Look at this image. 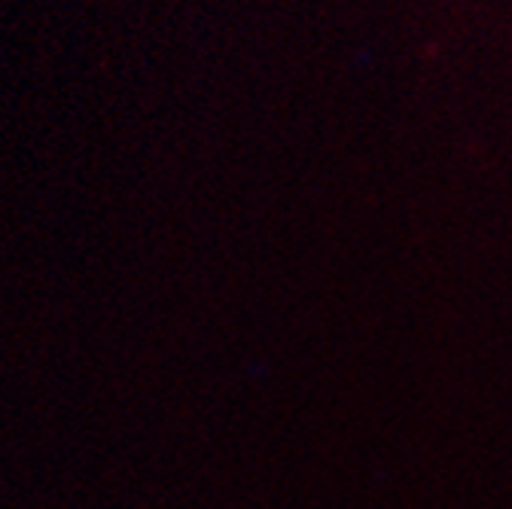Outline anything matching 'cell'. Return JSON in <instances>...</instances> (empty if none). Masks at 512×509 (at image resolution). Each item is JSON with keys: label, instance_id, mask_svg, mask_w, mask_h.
Instances as JSON below:
<instances>
[]
</instances>
